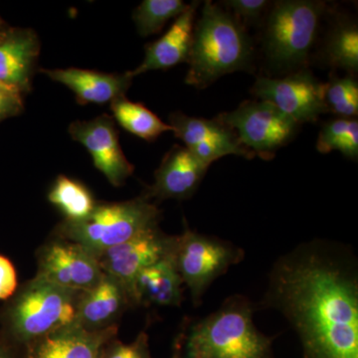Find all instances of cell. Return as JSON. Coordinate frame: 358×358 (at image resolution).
Here are the masks:
<instances>
[{
    "label": "cell",
    "instance_id": "1",
    "mask_svg": "<svg viewBox=\"0 0 358 358\" xmlns=\"http://www.w3.org/2000/svg\"><path fill=\"white\" fill-rule=\"evenodd\" d=\"M266 301L298 334L303 358H358L357 275L322 246L308 245L275 264Z\"/></svg>",
    "mask_w": 358,
    "mask_h": 358
},
{
    "label": "cell",
    "instance_id": "2",
    "mask_svg": "<svg viewBox=\"0 0 358 358\" xmlns=\"http://www.w3.org/2000/svg\"><path fill=\"white\" fill-rule=\"evenodd\" d=\"M253 45L242 22L219 4L204 1L194 24L186 84L197 89L251 67Z\"/></svg>",
    "mask_w": 358,
    "mask_h": 358
},
{
    "label": "cell",
    "instance_id": "3",
    "mask_svg": "<svg viewBox=\"0 0 358 358\" xmlns=\"http://www.w3.org/2000/svg\"><path fill=\"white\" fill-rule=\"evenodd\" d=\"M185 353L188 358H275L272 338L254 324L251 303L237 296L190 329Z\"/></svg>",
    "mask_w": 358,
    "mask_h": 358
},
{
    "label": "cell",
    "instance_id": "4",
    "mask_svg": "<svg viewBox=\"0 0 358 358\" xmlns=\"http://www.w3.org/2000/svg\"><path fill=\"white\" fill-rule=\"evenodd\" d=\"M326 3L284 0L273 4L264 30V51L275 69L296 70L307 64Z\"/></svg>",
    "mask_w": 358,
    "mask_h": 358
},
{
    "label": "cell",
    "instance_id": "5",
    "mask_svg": "<svg viewBox=\"0 0 358 358\" xmlns=\"http://www.w3.org/2000/svg\"><path fill=\"white\" fill-rule=\"evenodd\" d=\"M159 216L157 207L143 196L131 201L96 204L93 213L83 222L65 221L60 230L70 242L96 257L157 226Z\"/></svg>",
    "mask_w": 358,
    "mask_h": 358
},
{
    "label": "cell",
    "instance_id": "6",
    "mask_svg": "<svg viewBox=\"0 0 358 358\" xmlns=\"http://www.w3.org/2000/svg\"><path fill=\"white\" fill-rule=\"evenodd\" d=\"M77 292L61 288L37 275L20 294L11 310V329L23 343L74 324Z\"/></svg>",
    "mask_w": 358,
    "mask_h": 358
},
{
    "label": "cell",
    "instance_id": "7",
    "mask_svg": "<svg viewBox=\"0 0 358 358\" xmlns=\"http://www.w3.org/2000/svg\"><path fill=\"white\" fill-rule=\"evenodd\" d=\"M174 262L183 284L197 303L209 286L225 274L231 266L243 260L244 252L217 238L190 230L176 237Z\"/></svg>",
    "mask_w": 358,
    "mask_h": 358
},
{
    "label": "cell",
    "instance_id": "8",
    "mask_svg": "<svg viewBox=\"0 0 358 358\" xmlns=\"http://www.w3.org/2000/svg\"><path fill=\"white\" fill-rule=\"evenodd\" d=\"M219 122L232 129L250 152L261 159L275 157L299 131L300 124L266 101H246L236 110L218 115Z\"/></svg>",
    "mask_w": 358,
    "mask_h": 358
},
{
    "label": "cell",
    "instance_id": "9",
    "mask_svg": "<svg viewBox=\"0 0 358 358\" xmlns=\"http://www.w3.org/2000/svg\"><path fill=\"white\" fill-rule=\"evenodd\" d=\"M324 91V84L306 70L282 79L258 77L252 88L257 98L273 103L299 124L317 122L327 113Z\"/></svg>",
    "mask_w": 358,
    "mask_h": 358
},
{
    "label": "cell",
    "instance_id": "10",
    "mask_svg": "<svg viewBox=\"0 0 358 358\" xmlns=\"http://www.w3.org/2000/svg\"><path fill=\"white\" fill-rule=\"evenodd\" d=\"M176 243V237L167 236L155 226L124 243L105 250L96 258L103 274L117 280L131 300L138 275L173 254Z\"/></svg>",
    "mask_w": 358,
    "mask_h": 358
},
{
    "label": "cell",
    "instance_id": "11",
    "mask_svg": "<svg viewBox=\"0 0 358 358\" xmlns=\"http://www.w3.org/2000/svg\"><path fill=\"white\" fill-rule=\"evenodd\" d=\"M39 277L73 292H87L103 275L96 258L73 242H55L47 246L39 261Z\"/></svg>",
    "mask_w": 358,
    "mask_h": 358
},
{
    "label": "cell",
    "instance_id": "12",
    "mask_svg": "<svg viewBox=\"0 0 358 358\" xmlns=\"http://www.w3.org/2000/svg\"><path fill=\"white\" fill-rule=\"evenodd\" d=\"M69 134L86 148L96 169L110 185L121 186L133 174L134 166L122 152L112 117L103 115L91 121L72 122Z\"/></svg>",
    "mask_w": 358,
    "mask_h": 358
},
{
    "label": "cell",
    "instance_id": "13",
    "mask_svg": "<svg viewBox=\"0 0 358 358\" xmlns=\"http://www.w3.org/2000/svg\"><path fill=\"white\" fill-rule=\"evenodd\" d=\"M209 166L200 162L187 148L174 145L162 159L155 171L154 185L150 186L147 199H189L195 192Z\"/></svg>",
    "mask_w": 358,
    "mask_h": 358
},
{
    "label": "cell",
    "instance_id": "14",
    "mask_svg": "<svg viewBox=\"0 0 358 358\" xmlns=\"http://www.w3.org/2000/svg\"><path fill=\"white\" fill-rule=\"evenodd\" d=\"M115 333L114 326L88 329L72 324L33 341L28 358H99Z\"/></svg>",
    "mask_w": 358,
    "mask_h": 358
},
{
    "label": "cell",
    "instance_id": "15",
    "mask_svg": "<svg viewBox=\"0 0 358 358\" xmlns=\"http://www.w3.org/2000/svg\"><path fill=\"white\" fill-rule=\"evenodd\" d=\"M199 3L195 1L188 4L187 8L176 17L166 33L154 43L148 45L145 59L136 69L127 72L129 77L133 79L148 71L169 69L187 62Z\"/></svg>",
    "mask_w": 358,
    "mask_h": 358
},
{
    "label": "cell",
    "instance_id": "16",
    "mask_svg": "<svg viewBox=\"0 0 358 358\" xmlns=\"http://www.w3.org/2000/svg\"><path fill=\"white\" fill-rule=\"evenodd\" d=\"M39 49L38 38L32 30L0 33V85L20 94L27 92Z\"/></svg>",
    "mask_w": 358,
    "mask_h": 358
},
{
    "label": "cell",
    "instance_id": "17",
    "mask_svg": "<svg viewBox=\"0 0 358 358\" xmlns=\"http://www.w3.org/2000/svg\"><path fill=\"white\" fill-rule=\"evenodd\" d=\"M53 81L68 87L80 103H113L126 95L131 84L128 75L106 74L96 71L68 68L41 70Z\"/></svg>",
    "mask_w": 358,
    "mask_h": 358
},
{
    "label": "cell",
    "instance_id": "18",
    "mask_svg": "<svg viewBox=\"0 0 358 358\" xmlns=\"http://www.w3.org/2000/svg\"><path fill=\"white\" fill-rule=\"evenodd\" d=\"M173 253L141 271L134 282L131 301L159 307L180 306L183 282Z\"/></svg>",
    "mask_w": 358,
    "mask_h": 358
},
{
    "label": "cell",
    "instance_id": "19",
    "mask_svg": "<svg viewBox=\"0 0 358 358\" xmlns=\"http://www.w3.org/2000/svg\"><path fill=\"white\" fill-rule=\"evenodd\" d=\"M129 300L121 284L103 274L94 288L85 292L78 301L75 324L88 329H101L108 326L122 312Z\"/></svg>",
    "mask_w": 358,
    "mask_h": 358
},
{
    "label": "cell",
    "instance_id": "20",
    "mask_svg": "<svg viewBox=\"0 0 358 358\" xmlns=\"http://www.w3.org/2000/svg\"><path fill=\"white\" fill-rule=\"evenodd\" d=\"M169 124L176 138L185 143V148H192L199 143H217L242 152H252L241 145L232 129L224 126L217 120L189 117L178 112L171 115Z\"/></svg>",
    "mask_w": 358,
    "mask_h": 358
},
{
    "label": "cell",
    "instance_id": "21",
    "mask_svg": "<svg viewBox=\"0 0 358 358\" xmlns=\"http://www.w3.org/2000/svg\"><path fill=\"white\" fill-rule=\"evenodd\" d=\"M48 199L63 215L66 222H83L96 206L88 188L75 179L60 176L48 193Z\"/></svg>",
    "mask_w": 358,
    "mask_h": 358
},
{
    "label": "cell",
    "instance_id": "22",
    "mask_svg": "<svg viewBox=\"0 0 358 358\" xmlns=\"http://www.w3.org/2000/svg\"><path fill=\"white\" fill-rule=\"evenodd\" d=\"M110 109L122 128L143 140L155 141L160 134L173 131L171 124L141 103L131 102L126 96L110 103Z\"/></svg>",
    "mask_w": 358,
    "mask_h": 358
},
{
    "label": "cell",
    "instance_id": "23",
    "mask_svg": "<svg viewBox=\"0 0 358 358\" xmlns=\"http://www.w3.org/2000/svg\"><path fill=\"white\" fill-rule=\"evenodd\" d=\"M320 154H329L338 150L348 159L358 157V122L355 119L331 120L320 129L317 141Z\"/></svg>",
    "mask_w": 358,
    "mask_h": 358
},
{
    "label": "cell",
    "instance_id": "24",
    "mask_svg": "<svg viewBox=\"0 0 358 358\" xmlns=\"http://www.w3.org/2000/svg\"><path fill=\"white\" fill-rule=\"evenodd\" d=\"M188 4L181 0H145L134 9L133 18L138 34H157L173 18L178 17Z\"/></svg>",
    "mask_w": 358,
    "mask_h": 358
},
{
    "label": "cell",
    "instance_id": "25",
    "mask_svg": "<svg viewBox=\"0 0 358 358\" xmlns=\"http://www.w3.org/2000/svg\"><path fill=\"white\" fill-rule=\"evenodd\" d=\"M326 53L329 64L350 73L358 70V29L352 22L336 26L327 40Z\"/></svg>",
    "mask_w": 358,
    "mask_h": 358
},
{
    "label": "cell",
    "instance_id": "26",
    "mask_svg": "<svg viewBox=\"0 0 358 358\" xmlns=\"http://www.w3.org/2000/svg\"><path fill=\"white\" fill-rule=\"evenodd\" d=\"M324 100L327 112L343 119L358 115V84L352 76L333 77L324 84Z\"/></svg>",
    "mask_w": 358,
    "mask_h": 358
},
{
    "label": "cell",
    "instance_id": "27",
    "mask_svg": "<svg viewBox=\"0 0 358 358\" xmlns=\"http://www.w3.org/2000/svg\"><path fill=\"white\" fill-rule=\"evenodd\" d=\"M222 3L240 22L244 21L252 24L262 20L265 11L270 6L267 0H227Z\"/></svg>",
    "mask_w": 358,
    "mask_h": 358
},
{
    "label": "cell",
    "instance_id": "28",
    "mask_svg": "<svg viewBox=\"0 0 358 358\" xmlns=\"http://www.w3.org/2000/svg\"><path fill=\"white\" fill-rule=\"evenodd\" d=\"M99 358H152L148 350V336L141 334L134 343H115Z\"/></svg>",
    "mask_w": 358,
    "mask_h": 358
},
{
    "label": "cell",
    "instance_id": "29",
    "mask_svg": "<svg viewBox=\"0 0 358 358\" xmlns=\"http://www.w3.org/2000/svg\"><path fill=\"white\" fill-rule=\"evenodd\" d=\"M17 287V275L8 259L0 255V300L10 298Z\"/></svg>",
    "mask_w": 358,
    "mask_h": 358
},
{
    "label": "cell",
    "instance_id": "30",
    "mask_svg": "<svg viewBox=\"0 0 358 358\" xmlns=\"http://www.w3.org/2000/svg\"><path fill=\"white\" fill-rule=\"evenodd\" d=\"M22 108L20 94L0 85V120L18 114Z\"/></svg>",
    "mask_w": 358,
    "mask_h": 358
},
{
    "label": "cell",
    "instance_id": "31",
    "mask_svg": "<svg viewBox=\"0 0 358 358\" xmlns=\"http://www.w3.org/2000/svg\"><path fill=\"white\" fill-rule=\"evenodd\" d=\"M0 358H10V357L2 348H0Z\"/></svg>",
    "mask_w": 358,
    "mask_h": 358
},
{
    "label": "cell",
    "instance_id": "32",
    "mask_svg": "<svg viewBox=\"0 0 358 358\" xmlns=\"http://www.w3.org/2000/svg\"><path fill=\"white\" fill-rule=\"evenodd\" d=\"M173 358H188L187 357H186L185 355V353H181L180 352V350H179V352L178 353V355H174Z\"/></svg>",
    "mask_w": 358,
    "mask_h": 358
}]
</instances>
